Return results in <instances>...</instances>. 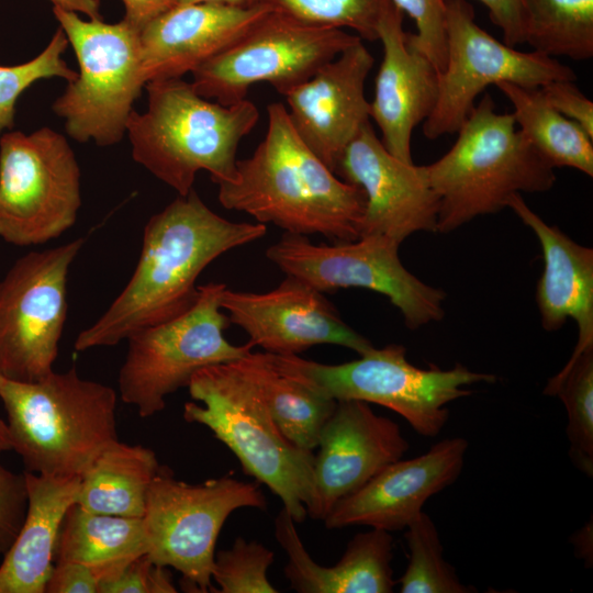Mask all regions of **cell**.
<instances>
[{
	"mask_svg": "<svg viewBox=\"0 0 593 593\" xmlns=\"http://www.w3.org/2000/svg\"><path fill=\"white\" fill-rule=\"evenodd\" d=\"M266 233L265 224L216 214L194 189L178 195L147 221L133 275L103 314L78 334L75 349L114 346L181 315L195 303L197 280L213 260Z\"/></svg>",
	"mask_w": 593,
	"mask_h": 593,
	"instance_id": "obj_1",
	"label": "cell"
},
{
	"mask_svg": "<svg viewBox=\"0 0 593 593\" xmlns=\"http://www.w3.org/2000/svg\"><path fill=\"white\" fill-rule=\"evenodd\" d=\"M268 126L253 155L237 159L235 177L217 184L227 210L245 212L288 234L336 242L360 236L363 191L339 179L299 137L287 108L268 105Z\"/></svg>",
	"mask_w": 593,
	"mask_h": 593,
	"instance_id": "obj_2",
	"label": "cell"
},
{
	"mask_svg": "<svg viewBox=\"0 0 593 593\" xmlns=\"http://www.w3.org/2000/svg\"><path fill=\"white\" fill-rule=\"evenodd\" d=\"M145 89L147 111L133 110L126 123L134 160L178 195L193 189L201 170L216 184L232 180L238 145L258 122L257 107L246 99L230 105L209 100L181 78L152 80Z\"/></svg>",
	"mask_w": 593,
	"mask_h": 593,
	"instance_id": "obj_3",
	"label": "cell"
},
{
	"mask_svg": "<svg viewBox=\"0 0 593 593\" xmlns=\"http://www.w3.org/2000/svg\"><path fill=\"white\" fill-rule=\"evenodd\" d=\"M0 399L8 415L12 449L25 470L48 475H82L119 440L116 391L83 379L72 366L34 382L2 379Z\"/></svg>",
	"mask_w": 593,
	"mask_h": 593,
	"instance_id": "obj_4",
	"label": "cell"
},
{
	"mask_svg": "<svg viewBox=\"0 0 593 593\" xmlns=\"http://www.w3.org/2000/svg\"><path fill=\"white\" fill-rule=\"evenodd\" d=\"M452 147L426 165L439 200L436 232L507 208L521 192H545L556 182L553 167L517 128L513 113H497L489 93L474 104Z\"/></svg>",
	"mask_w": 593,
	"mask_h": 593,
	"instance_id": "obj_5",
	"label": "cell"
},
{
	"mask_svg": "<svg viewBox=\"0 0 593 593\" xmlns=\"http://www.w3.org/2000/svg\"><path fill=\"white\" fill-rule=\"evenodd\" d=\"M183 418L206 426L243 470L280 497L295 523L313 500L314 454L288 440L240 359L197 371L187 385Z\"/></svg>",
	"mask_w": 593,
	"mask_h": 593,
	"instance_id": "obj_6",
	"label": "cell"
},
{
	"mask_svg": "<svg viewBox=\"0 0 593 593\" xmlns=\"http://www.w3.org/2000/svg\"><path fill=\"white\" fill-rule=\"evenodd\" d=\"M53 13L79 65L53 111L64 120L67 134L80 143L112 146L126 133L133 103L145 88L139 30L122 20H83L57 5Z\"/></svg>",
	"mask_w": 593,
	"mask_h": 593,
	"instance_id": "obj_7",
	"label": "cell"
},
{
	"mask_svg": "<svg viewBox=\"0 0 593 593\" xmlns=\"http://www.w3.org/2000/svg\"><path fill=\"white\" fill-rule=\"evenodd\" d=\"M359 356L339 365L298 355L275 358L286 371L336 401L359 400L388 407L426 437L439 434L447 423V404L472 393L465 387L496 381L494 374L474 372L460 363L447 370L418 368L407 361L406 349L399 344L373 347Z\"/></svg>",
	"mask_w": 593,
	"mask_h": 593,
	"instance_id": "obj_8",
	"label": "cell"
},
{
	"mask_svg": "<svg viewBox=\"0 0 593 593\" xmlns=\"http://www.w3.org/2000/svg\"><path fill=\"white\" fill-rule=\"evenodd\" d=\"M225 288L220 282L199 286L198 299L188 311L126 338L127 350L118 376L119 394L141 417L161 412L167 396L187 387L200 369L240 359L251 351L250 343L237 346L224 336L231 323L221 307Z\"/></svg>",
	"mask_w": 593,
	"mask_h": 593,
	"instance_id": "obj_9",
	"label": "cell"
},
{
	"mask_svg": "<svg viewBox=\"0 0 593 593\" xmlns=\"http://www.w3.org/2000/svg\"><path fill=\"white\" fill-rule=\"evenodd\" d=\"M243 507L266 510V497L255 483L223 475L192 484L160 466L142 517L146 555L180 572L187 591H213L216 540L228 516Z\"/></svg>",
	"mask_w": 593,
	"mask_h": 593,
	"instance_id": "obj_10",
	"label": "cell"
},
{
	"mask_svg": "<svg viewBox=\"0 0 593 593\" xmlns=\"http://www.w3.org/2000/svg\"><path fill=\"white\" fill-rule=\"evenodd\" d=\"M80 168L67 138L49 127L0 136V237L27 247L58 238L77 221Z\"/></svg>",
	"mask_w": 593,
	"mask_h": 593,
	"instance_id": "obj_11",
	"label": "cell"
},
{
	"mask_svg": "<svg viewBox=\"0 0 593 593\" xmlns=\"http://www.w3.org/2000/svg\"><path fill=\"white\" fill-rule=\"evenodd\" d=\"M360 40L273 7L230 47L199 66L191 83L202 97L225 105L246 99L249 88L260 82L283 96Z\"/></svg>",
	"mask_w": 593,
	"mask_h": 593,
	"instance_id": "obj_12",
	"label": "cell"
},
{
	"mask_svg": "<svg viewBox=\"0 0 593 593\" xmlns=\"http://www.w3.org/2000/svg\"><path fill=\"white\" fill-rule=\"evenodd\" d=\"M399 246L382 235L327 245L286 233L266 249V257L286 275L323 293L362 288L385 295L410 329L440 321L446 293L411 273L399 258Z\"/></svg>",
	"mask_w": 593,
	"mask_h": 593,
	"instance_id": "obj_13",
	"label": "cell"
},
{
	"mask_svg": "<svg viewBox=\"0 0 593 593\" xmlns=\"http://www.w3.org/2000/svg\"><path fill=\"white\" fill-rule=\"evenodd\" d=\"M85 245L79 237L30 251L0 281V376L34 382L52 372L67 320L69 269Z\"/></svg>",
	"mask_w": 593,
	"mask_h": 593,
	"instance_id": "obj_14",
	"label": "cell"
},
{
	"mask_svg": "<svg viewBox=\"0 0 593 593\" xmlns=\"http://www.w3.org/2000/svg\"><path fill=\"white\" fill-rule=\"evenodd\" d=\"M555 80L575 81L577 75L557 58L517 51L490 35L475 22L467 0H447L446 63L439 72L438 99L423 123V133L428 139L457 133L489 86L511 82L540 88Z\"/></svg>",
	"mask_w": 593,
	"mask_h": 593,
	"instance_id": "obj_15",
	"label": "cell"
},
{
	"mask_svg": "<svg viewBox=\"0 0 593 593\" xmlns=\"http://www.w3.org/2000/svg\"><path fill=\"white\" fill-rule=\"evenodd\" d=\"M221 307L231 323L249 337L248 343L275 355H298L312 346L329 344L363 355L371 342L350 327L323 292L286 275L272 290L262 293L230 290Z\"/></svg>",
	"mask_w": 593,
	"mask_h": 593,
	"instance_id": "obj_16",
	"label": "cell"
},
{
	"mask_svg": "<svg viewBox=\"0 0 593 593\" xmlns=\"http://www.w3.org/2000/svg\"><path fill=\"white\" fill-rule=\"evenodd\" d=\"M335 174L363 191L360 236L382 235L401 244L413 233L436 232L439 200L426 165L390 154L370 122L344 149Z\"/></svg>",
	"mask_w": 593,
	"mask_h": 593,
	"instance_id": "obj_17",
	"label": "cell"
},
{
	"mask_svg": "<svg viewBox=\"0 0 593 593\" xmlns=\"http://www.w3.org/2000/svg\"><path fill=\"white\" fill-rule=\"evenodd\" d=\"M316 448L307 514L324 519L338 501L401 459L409 443L400 426L377 415L369 403L339 400L322 427Z\"/></svg>",
	"mask_w": 593,
	"mask_h": 593,
	"instance_id": "obj_18",
	"label": "cell"
},
{
	"mask_svg": "<svg viewBox=\"0 0 593 593\" xmlns=\"http://www.w3.org/2000/svg\"><path fill=\"white\" fill-rule=\"evenodd\" d=\"M373 63L360 40L283 94L294 131L333 172L344 149L370 122L365 83Z\"/></svg>",
	"mask_w": 593,
	"mask_h": 593,
	"instance_id": "obj_19",
	"label": "cell"
},
{
	"mask_svg": "<svg viewBox=\"0 0 593 593\" xmlns=\"http://www.w3.org/2000/svg\"><path fill=\"white\" fill-rule=\"evenodd\" d=\"M468 441L447 438L412 459H399L338 501L325 516L328 529L366 525L387 532L406 528L426 501L459 477Z\"/></svg>",
	"mask_w": 593,
	"mask_h": 593,
	"instance_id": "obj_20",
	"label": "cell"
},
{
	"mask_svg": "<svg viewBox=\"0 0 593 593\" xmlns=\"http://www.w3.org/2000/svg\"><path fill=\"white\" fill-rule=\"evenodd\" d=\"M272 8L265 1H204L171 7L139 31L146 83L192 74L235 43Z\"/></svg>",
	"mask_w": 593,
	"mask_h": 593,
	"instance_id": "obj_21",
	"label": "cell"
},
{
	"mask_svg": "<svg viewBox=\"0 0 593 593\" xmlns=\"http://www.w3.org/2000/svg\"><path fill=\"white\" fill-rule=\"evenodd\" d=\"M377 35L383 56L370 102V119L377 123L387 150L403 161L413 163V131L436 105L439 71L409 42L403 13L390 0L379 19Z\"/></svg>",
	"mask_w": 593,
	"mask_h": 593,
	"instance_id": "obj_22",
	"label": "cell"
},
{
	"mask_svg": "<svg viewBox=\"0 0 593 593\" xmlns=\"http://www.w3.org/2000/svg\"><path fill=\"white\" fill-rule=\"evenodd\" d=\"M536 235L544 257V270L536 287L541 326L561 328L569 317L578 326V342L568 362L593 347V249L578 244L557 226L547 224L514 194L507 204Z\"/></svg>",
	"mask_w": 593,
	"mask_h": 593,
	"instance_id": "obj_23",
	"label": "cell"
},
{
	"mask_svg": "<svg viewBox=\"0 0 593 593\" xmlns=\"http://www.w3.org/2000/svg\"><path fill=\"white\" fill-rule=\"evenodd\" d=\"M275 537L286 551L284 574L299 593H390L393 538L390 532L372 528L356 534L333 567L315 562L306 551L295 522L283 507L275 521Z\"/></svg>",
	"mask_w": 593,
	"mask_h": 593,
	"instance_id": "obj_24",
	"label": "cell"
},
{
	"mask_svg": "<svg viewBox=\"0 0 593 593\" xmlns=\"http://www.w3.org/2000/svg\"><path fill=\"white\" fill-rule=\"evenodd\" d=\"M24 473L27 512L0 566V593H44L63 518L76 503L80 488L81 475Z\"/></svg>",
	"mask_w": 593,
	"mask_h": 593,
	"instance_id": "obj_25",
	"label": "cell"
},
{
	"mask_svg": "<svg viewBox=\"0 0 593 593\" xmlns=\"http://www.w3.org/2000/svg\"><path fill=\"white\" fill-rule=\"evenodd\" d=\"M145 553L142 518L93 513L75 503L63 518L54 562L85 564L94 571L100 585Z\"/></svg>",
	"mask_w": 593,
	"mask_h": 593,
	"instance_id": "obj_26",
	"label": "cell"
},
{
	"mask_svg": "<svg viewBox=\"0 0 593 593\" xmlns=\"http://www.w3.org/2000/svg\"><path fill=\"white\" fill-rule=\"evenodd\" d=\"M159 468L154 450L118 440L81 475L76 504L93 513L142 518Z\"/></svg>",
	"mask_w": 593,
	"mask_h": 593,
	"instance_id": "obj_27",
	"label": "cell"
},
{
	"mask_svg": "<svg viewBox=\"0 0 593 593\" xmlns=\"http://www.w3.org/2000/svg\"><path fill=\"white\" fill-rule=\"evenodd\" d=\"M240 360L284 437L299 448L313 451L337 401L286 371L273 354L250 351Z\"/></svg>",
	"mask_w": 593,
	"mask_h": 593,
	"instance_id": "obj_28",
	"label": "cell"
},
{
	"mask_svg": "<svg viewBox=\"0 0 593 593\" xmlns=\"http://www.w3.org/2000/svg\"><path fill=\"white\" fill-rule=\"evenodd\" d=\"M496 88L512 103L518 130L550 166L593 176V138L551 107L540 88L511 82L497 83Z\"/></svg>",
	"mask_w": 593,
	"mask_h": 593,
	"instance_id": "obj_29",
	"label": "cell"
},
{
	"mask_svg": "<svg viewBox=\"0 0 593 593\" xmlns=\"http://www.w3.org/2000/svg\"><path fill=\"white\" fill-rule=\"evenodd\" d=\"M524 43L549 57H593V0H523Z\"/></svg>",
	"mask_w": 593,
	"mask_h": 593,
	"instance_id": "obj_30",
	"label": "cell"
},
{
	"mask_svg": "<svg viewBox=\"0 0 593 593\" xmlns=\"http://www.w3.org/2000/svg\"><path fill=\"white\" fill-rule=\"evenodd\" d=\"M544 394L558 396L568 415L569 455L584 474L593 475V347L551 377Z\"/></svg>",
	"mask_w": 593,
	"mask_h": 593,
	"instance_id": "obj_31",
	"label": "cell"
},
{
	"mask_svg": "<svg viewBox=\"0 0 593 593\" xmlns=\"http://www.w3.org/2000/svg\"><path fill=\"white\" fill-rule=\"evenodd\" d=\"M409 564L398 581L402 593H468L456 570L444 559L443 545L432 518L422 512L407 527Z\"/></svg>",
	"mask_w": 593,
	"mask_h": 593,
	"instance_id": "obj_32",
	"label": "cell"
},
{
	"mask_svg": "<svg viewBox=\"0 0 593 593\" xmlns=\"http://www.w3.org/2000/svg\"><path fill=\"white\" fill-rule=\"evenodd\" d=\"M68 44L59 26L48 45L36 57L14 66H0V136L4 130L13 127L16 101L30 86L52 77H59L68 82L76 79L77 72L61 58Z\"/></svg>",
	"mask_w": 593,
	"mask_h": 593,
	"instance_id": "obj_33",
	"label": "cell"
},
{
	"mask_svg": "<svg viewBox=\"0 0 593 593\" xmlns=\"http://www.w3.org/2000/svg\"><path fill=\"white\" fill-rule=\"evenodd\" d=\"M312 25L350 29L378 41L377 27L389 0H259Z\"/></svg>",
	"mask_w": 593,
	"mask_h": 593,
	"instance_id": "obj_34",
	"label": "cell"
},
{
	"mask_svg": "<svg viewBox=\"0 0 593 593\" xmlns=\"http://www.w3.org/2000/svg\"><path fill=\"white\" fill-rule=\"evenodd\" d=\"M273 551L257 541L236 538L233 546L215 552L212 580L219 593H277L267 578Z\"/></svg>",
	"mask_w": 593,
	"mask_h": 593,
	"instance_id": "obj_35",
	"label": "cell"
},
{
	"mask_svg": "<svg viewBox=\"0 0 593 593\" xmlns=\"http://www.w3.org/2000/svg\"><path fill=\"white\" fill-rule=\"evenodd\" d=\"M416 25V33H407L409 42L421 51L440 72L446 63L447 0H390Z\"/></svg>",
	"mask_w": 593,
	"mask_h": 593,
	"instance_id": "obj_36",
	"label": "cell"
},
{
	"mask_svg": "<svg viewBox=\"0 0 593 593\" xmlns=\"http://www.w3.org/2000/svg\"><path fill=\"white\" fill-rule=\"evenodd\" d=\"M167 567L145 553L132 560L116 577L99 585L98 593H176Z\"/></svg>",
	"mask_w": 593,
	"mask_h": 593,
	"instance_id": "obj_37",
	"label": "cell"
},
{
	"mask_svg": "<svg viewBox=\"0 0 593 593\" xmlns=\"http://www.w3.org/2000/svg\"><path fill=\"white\" fill-rule=\"evenodd\" d=\"M29 505L25 473L0 466V555H5L24 523Z\"/></svg>",
	"mask_w": 593,
	"mask_h": 593,
	"instance_id": "obj_38",
	"label": "cell"
},
{
	"mask_svg": "<svg viewBox=\"0 0 593 593\" xmlns=\"http://www.w3.org/2000/svg\"><path fill=\"white\" fill-rule=\"evenodd\" d=\"M574 82L573 80H555L540 89L551 107L580 125L593 138V102Z\"/></svg>",
	"mask_w": 593,
	"mask_h": 593,
	"instance_id": "obj_39",
	"label": "cell"
},
{
	"mask_svg": "<svg viewBox=\"0 0 593 593\" xmlns=\"http://www.w3.org/2000/svg\"><path fill=\"white\" fill-rule=\"evenodd\" d=\"M99 580L94 571L80 563H56L46 582L44 593H98Z\"/></svg>",
	"mask_w": 593,
	"mask_h": 593,
	"instance_id": "obj_40",
	"label": "cell"
},
{
	"mask_svg": "<svg viewBox=\"0 0 593 593\" xmlns=\"http://www.w3.org/2000/svg\"><path fill=\"white\" fill-rule=\"evenodd\" d=\"M489 10V16L503 34V43L516 47L524 43L523 0H479Z\"/></svg>",
	"mask_w": 593,
	"mask_h": 593,
	"instance_id": "obj_41",
	"label": "cell"
},
{
	"mask_svg": "<svg viewBox=\"0 0 593 593\" xmlns=\"http://www.w3.org/2000/svg\"><path fill=\"white\" fill-rule=\"evenodd\" d=\"M125 7L124 20L141 29L157 15L175 5V0H122Z\"/></svg>",
	"mask_w": 593,
	"mask_h": 593,
	"instance_id": "obj_42",
	"label": "cell"
},
{
	"mask_svg": "<svg viewBox=\"0 0 593 593\" xmlns=\"http://www.w3.org/2000/svg\"><path fill=\"white\" fill-rule=\"evenodd\" d=\"M54 5L85 13L89 19H102L99 0H49Z\"/></svg>",
	"mask_w": 593,
	"mask_h": 593,
	"instance_id": "obj_43",
	"label": "cell"
},
{
	"mask_svg": "<svg viewBox=\"0 0 593 593\" xmlns=\"http://www.w3.org/2000/svg\"><path fill=\"white\" fill-rule=\"evenodd\" d=\"M592 525L590 523V526L586 525L584 528L578 532V534L573 535V542L577 548V552L580 553V556L588 562L591 560L589 559V555L592 557V551L589 550V539L592 538Z\"/></svg>",
	"mask_w": 593,
	"mask_h": 593,
	"instance_id": "obj_44",
	"label": "cell"
},
{
	"mask_svg": "<svg viewBox=\"0 0 593 593\" xmlns=\"http://www.w3.org/2000/svg\"><path fill=\"white\" fill-rule=\"evenodd\" d=\"M12 449L11 438L7 422L0 418V455Z\"/></svg>",
	"mask_w": 593,
	"mask_h": 593,
	"instance_id": "obj_45",
	"label": "cell"
},
{
	"mask_svg": "<svg viewBox=\"0 0 593 593\" xmlns=\"http://www.w3.org/2000/svg\"><path fill=\"white\" fill-rule=\"evenodd\" d=\"M204 1H220V2H232V3H245V2H254V1H259V0H175V5H177V4L195 3V2H204Z\"/></svg>",
	"mask_w": 593,
	"mask_h": 593,
	"instance_id": "obj_46",
	"label": "cell"
},
{
	"mask_svg": "<svg viewBox=\"0 0 593 593\" xmlns=\"http://www.w3.org/2000/svg\"><path fill=\"white\" fill-rule=\"evenodd\" d=\"M3 379V377L0 376V381Z\"/></svg>",
	"mask_w": 593,
	"mask_h": 593,
	"instance_id": "obj_47",
	"label": "cell"
}]
</instances>
